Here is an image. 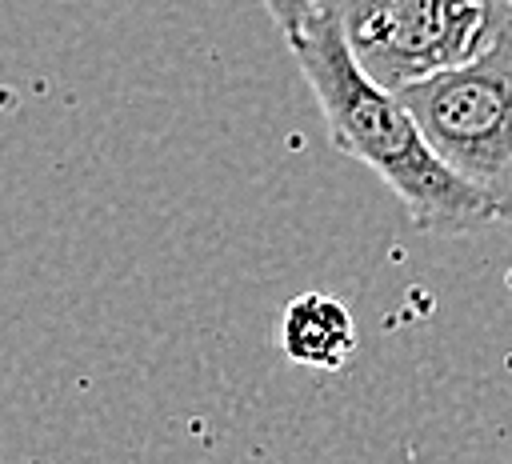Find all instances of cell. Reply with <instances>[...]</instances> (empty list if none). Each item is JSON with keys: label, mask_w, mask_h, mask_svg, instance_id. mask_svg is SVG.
Returning <instances> with one entry per match:
<instances>
[{"label": "cell", "mask_w": 512, "mask_h": 464, "mask_svg": "<svg viewBox=\"0 0 512 464\" xmlns=\"http://www.w3.org/2000/svg\"><path fill=\"white\" fill-rule=\"evenodd\" d=\"M288 48L320 104L332 148L372 168L404 204L412 228L428 236H468L500 224L492 204L428 148L400 96L380 88L352 60L324 0L288 40Z\"/></svg>", "instance_id": "1"}, {"label": "cell", "mask_w": 512, "mask_h": 464, "mask_svg": "<svg viewBox=\"0 0 512 464\" xmlns=\"http://www.w3.org/2000/svg\"><path fill=\"white\" fill-rule=\"evenodd\" d=\"M428 148L512 224V28L480 56L396 88Z\"/></svg>", "instance_id": "2"}, {"label": "cell", "mask_w": 512, "mask_h": 464, "mask_svg": "<svg viewBox=\"0 0 512 464\" xmlns=\"http://www.w3.org/2000/svg\"><path fill=\"white\" fill-rule=\"evenodd\" d=\"M352 60L380 84L404 88L464 64L512 28L508 0H324Z\"/></svg>", "instance_id": "3"}, {"label": "cell", "mask_w": 512, "mask_h": 464, "mask_svg": "<svg viewBox=\"0 0 512 464\" xmlns=\"http://www.w3.org/2000/svg\"><path fill=\"white\" fill-rule=\"evenodd\" d=\"M276 344L300 368L340 372L356 352V320L340 296L300 292L280 312Z\"/></svg>", "instance_id": "4"}, {"label": "cell", "mask_w": 512, "mask_h": 464, "mask_svg": "<svg viewBox=\"0 0 512 464\" xmlns=\"http://www.w3.org/2000/svg\"><path fill=\"white\" fill-rule=\"evenodd\" d=\"M260 8L268 12V20L280 28V36H284V44L304 28V20L320 8V0H260Z\"/></svg>", "instance_id": "5"}, {"label": "cell", "mask_w": 512, "mask_h": 464, "mask_svg": "<svg viewBox=\"0 0 512 464\" xmlns=\"http://www.w3.org/2000/svg\"><path fill=\"white\" fill-rule=\"evenodd\" d=\"M508 4H512V0H508Z\"/></svg>", "instance_id": "6"}]
</instances>
